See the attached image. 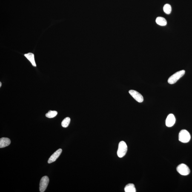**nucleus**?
Wrapping results in <instances>:
<instances>
[{
    "instance_id": "13",
    "label": "nucleus",
    "mask_w": 192,
    "mask_h": 192,
    "mask_svg": "<svg viewBox=\"0 0 192 192\" xmlns=\"http://www.w3.org/2000/svg\"><path fill=\"white\" fill-rule=\"evenodd\" d=\"M163 10L164 13L167 14H169L171 13L172 7L170 4H167L164 5Z\"/></svg>"
},
{
    "instance_id": "1",
    "label": "nucleus",
    "mask_w": 192,
    "mask_h": 192,
    "mask_svg": "<svg viewBox=\"0 0 192 192\" xmlns=\"http://www.w3.org/2000/svg\"><path fill=\"white\" fill-rule=\"evenodd\" d=\"M185 70H182L177 72L169 78L168 82L169 84H172L175 83L185 74Z\"/></svg>"
},
{
    "instance_id": "12",
    "label": "nucleus",
    "mask_w": 192,
    "mask_h": 192,
    "mask_svg": "<svg viewBox=\"0 0 192 192\" xmlns=\"http://www.w3.org/2000/svg\"><path fill=\"white\" fill-rule=\"evenodd\" d=\"M156 23L159 25L162 26H165L167 24L166 20L162 17H158L156 18Z\"/></svg>"
},
{
    "instance_id": "3",
    "label": "nucleus",
    "mask_w": 192,
    "mask_h": 192,
    "mask_svg": "<svg viewBox=\"0 0 192 192\" xmlns=\"http://www.w3.org/2000/svg\"><path fill=\"white\" fill-rule=\"evenodd\" d=\"M191 136L188 131L185 130H181L179 134V140L183 143H187L190 141Z\"/></svg>"
},
{
    "instance_id": "7",
    "label": "nucleus",
    "mask_w": 192,
    "mask_h": 192,
    "mask_svg": "<svg viewBox=\"0 0 192 192\" xmlns=\"http://www.w3.org/2000/svg\"><path fill=\"white\" fill-rule=\"evenodd\" d=\"M176 119L174 115L173 114H169L166 120L165 124L167 127H170L174 125Z\"/></svg>"
},
{
    "instance_id": "2",
    "label": "nucleus",
    "mask_w": 192,
    "mask_h": 192,
    "mask_svg": "<svg viewBox=\"0 0 192 192\" xmlns=\"http://www.w3.org/2000/svg\"><path fill=\"white\" fill-rule=\"evenodd\" d=\"M127 151V146L126 143L121 141L119 143L117 151V155L119 158L124 157Z\"/></svg>"
},
{
    "instance_id": "6",
    "label": "nucleus",
    "mask_w": 192,
    "mask_h": 192,
    "mask_svg": "<svg viewBox=\"0 0 192 192\" xmlns=\"http://www.w3.org/2000/svg\"><path fill=\"white\" fill-rule=\"evenodd\" d=\"M129 93L137 102L141 103L143 101V98L142 95L136 90H130L129 91Z\"/></svg>"
},
{
    "instance_id": "10",
    "label": "nucleus",
    "mask_w": 192,
    "mask_h": 192,
    "mask_svg": "<svg viewBox=\"0 0 192 192\" xmlns=\"http://www.w3.org/2000/svg\"><path fill=\"white\" fill-rule=\"evenodd\" d=\"M11 143L10 140L8 138H1L0 139V148H4L10 145Z\"/></svg>"
},
{
    "instance_id": "8",
    "label": "nucleus",
    "mask_w": 192,
    "mask_h": 192,
    "mask_svg": "<svg viewBox=\"0 0 192 192\" xmlns=\"http://www.w3.org/2000/svg\"><path fill=\"white\" fill-rule=\"evenodd\" d=\"M62 150L61 149H58L50 156L48 161V163L50 164L55 162L58 159L62 152Z\"/></svg>"
},
{
    "instance_id": "16",
    "label": "nucleus",
    "mask_w": 192,
    "mask_h": 192,
    "mask_svg": "<svg viewBox=\"0 0 192 192\" xmlns=\"http://www.w3.org/2000/svg\"><path fill=\"white\" fill-rule=\"evenodd\" d=\"M1 82H0V87H1Z\"/></svg>"
},
{
    "instance_id": "11",
    "label": "nucleus",
    "mask_w": 192,
    "mask_h": 192,
    "mask_svg": "<svg viewBox=\"0 0 192 192\" xmlns=\"http://www.w3.org/2000/svg\"><path fill=\"white\" fill-rule=\"evenodd\" d=\"M125 192H136V189L135 185L133 184H129L126 186L125 187Z\"/></svg>"
},
{
    "instance_id": "14",
    "label": "nucleus",
    "mask_w": 192,
    "mask_h": 192,
    "mask_svg": "<svg viewBox=\"0 0 192 192\" xmlns=\"http://www.w3.org/2000/svg\"><path fill=\"white\" fill-rule=\"evenodd\" d=\"M57 113V112L55 111L50 110L46 114V116L49 118H52L55 117Z\"/></svg>"
},
{
    "instance_id": "5",
    "label": "nucleus",
    "mask_w": 192,
    "mask_h": 192,
    "mask_svg": "<svg viewBox=\"0 0 192 192\" xmlns=\"http://www.w3.org/2000/svg\"><path fill=\"white\" fill-rule=\"evenodd\" d=\"M49 182V179L48 176H45L41 178L40 183V191L44 192L46 189Z\"/></svg>"
},
{
    "instance_id": "4",
    "label": "nucleus",
    "mask_w": 192,
    "mask_h": 192,
    "mask_svg": "<svg viewBox=\"0 0 192 192\" xmlns=\"http://www.w3.org/2000/svg\"><path fill=\"white\" fill-rule=\"evenodd\" d=\"M176 170L180 174L184 176H187L190 172L188 167L184 164H181L178 165L176 168Z\"/></svg>"
},
{
    "instance_id": "15",
    "label": "nucleus",
    "mask_w": 192,
    "mask_h": 192,
    "mask_svg": "<svg viewBox=\"0 0 192 192\" xmlns=\"http://www.w3.org/2000/svg\"><path fill=\"white\" fill-rule=\"evenodd\" d=\"M70 121V118L67 117L64 119L62 122V126L64 128H66L69 125Z\"/></svg>"
},
{
    "instance_id": "9",
    "label": "nucleus",
    "mask_w": 192,
    "mask_h": 192,
    "mask_svg": "<svg viewBox=\"0 0 192 192\" xmlns=\"http://www.w3.org/2000/svg\"><path fill=\"white\" fill-rule=\"evenodd\" d=\"M24 56L27 58L30 62L31 63L32 66L34 67H36V64L35 62L34 55L31 53L25 54Z\"/></svg>"
}]
</instances>
